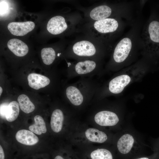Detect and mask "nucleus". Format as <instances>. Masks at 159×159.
Masks as SVG:
<instances>
[{"label": "nucleus", "instance_id": "14", "mask_svg": "<svg viewBox=\"0 0 159 159\" xmlns=\"http://www.w3.org/2000/svg\"><path fill=\"white\" fill-rule=\"evenodd\" d=\"M85 135L90 141L93 142L102 143L106 141L107 139L106 134L102 131L93 128L86 130Z\"/></svg>", "mask_w": 159, "mask_h": 159}, {"label": "nucleus", "instance_id": "12", "mask_svg": "<svg viewBox=\"0 0 159 159\" xmlns=\"http://www.w3.org/2000/svg\"><path fill=\"white\" fill-rule=\"evenodd\" d=\"M134 142V139L132 135L128 134H124L117 141V149L121 153L127 154L131 150Z\"/></svg>", "mask_w": 159, "mask_h": 159}, {"label": "nucleus", "instance_id": "11", "mask_svg": "<svg viewBox=\"0 0 159 159\" xmlns=\"http://www.w3.org/2000/svg\"><path fill=\"white\" fill-rule=\"evenodd\" d=\"M7 46L10 50L15 55L19 57L24 56L29 51V48L27 45L18 39H10L8 42Z\"/></svg>", "mask_w": 159, "mask_h": 159}, {"label": "nucleus", "instance_id": "17", "mask_svg": "<svg viewBox=\"0 0 159 159\" xmlns=\"http://www.w3.org/2000/svg\"><path fill=\"white\" fill-rule=\"evenodd\" d=\"M20 107L18 102L13 101L7 106L5 113V118L8 122H12L16 119L19 113Z\"/></svg>", "mask_w": 159, "mask_h": 159}, {"label": "nucleus", "instance_id": "24", "mask_svg": "<svg viewBox=\"0 0 159 159\" xmlns=\"http://www.w3.org/2000/svg\"><path fill=\"white\" fill-rule=\"evenodd\" d=\"M54 159H64L62 156H61L58 155L56 156Z\"/></svg>", "mask_w": 159, "mask_h": 159}, {"label": "nucleus", "instance_id": "5", "mask_svg": "<svg viewBox=\"0 0 159 159\" xmlns=\"http://www.w3.org/2000/svg\"><path fill=\"white\" fill-rule=\"evenodd\" d=\"M95 29L102 33L113 32L118 28L119 24L115 19L112 18H107L102 20L97 21L94 24Z\"/></svg>", "mask_w": 159, "mask_h": 159}, {"label": "nucleus", "instance_id": "26", "mask_svg": "<svg viewBox=\"0 0 159 159\" xmlns=\"http://www.w3.org/2000/svg\"><path fill=\"white\" fill-rule=\"evenodd\" d=\"M138 159H149L147 158L144 157V158H138Z\"/></svg>", "mask_w": 159, "mask_h": 159}, {"label": "nucleus", "instance_id": "10", "mask_svg": "<svg viewBox=\"0 0 159 159\" xmlns=\"http://www.w3.org/2000/svg\"><path fill=\"white\" fill-rule=\"evenodd\" d=\"M15 137L19 142L28 145H35L39 140L38 137L33 132L25 129L18 131L16 134Z\"/></svg>", "mask_w": 159, "mask_h": 159}, {"label": "nucleus", "instance_id": "20", "mask_svg": "<svg viewBox=\"0 0 159 159\" xmlns=\"http://www.w3.org/2000/svg\"><path fill=\"white\" fill-rule=\"evenodd\" d=\"M96 66L95 62L93 61L86 60L77 63L75 66V70L78 74H87L92 71Z\"/></svg>", "mask_w": 159, "mask_h": 159}, {"label": "nucleus", "instance_id": "13", "mask_svg": "<svg viewBox=\"0 0 159 159\" xmlns=\"http://www.w3.org/2000/svg\"><path fill=\"white\" fill-rule=\"evenodd\" d=\"M64 116L62 111L59 109L55 110L52 114L50 125L52 129L54 132L58 133L62 130Z\"/></svg>", "mask_w": 159, "mask_h": 159}, {"label": "nucleus", "instance_id": "15", "mask_svg": "<svg viewBox=\"0 0 159 159\" xmlns=\"http://www.w3.org/2000/svg\"><path fill=\"white\" fill-rule=\"evenodd\" d=\"M112 10L109 6L103 5L97 6L92 10L90 13L91 18L99 21L107 18L111 14Z\"/></svg>", "mask_w": 159, "mask_h": 159}, {"label": "nucleus", "instance_id": "8", "mask_svg": "<svg viewBox=\"0 0 159 159\" xmlns=\"http://www.w3.org/2000/svg\"><path fill=\"white\" fill-rule=\"evenodd\" d=\"M74 52L80 56H90L95 54L96 49L93 44L87 41L75 43L73 47Z\"/></svg>", "mask_w": 159, "mask_h": 159}, {"label": "nucleus", "instance_id": "21", "mask_svg": "<svg viewBox=\"0 0 159 159\" xmlns=\"http://www.w3.org/2000/svg\"><path fill=\"white\" fill-rule=\"evenodd\" d=\"M41 56L43 62L45 64H51L54 60L56 54L54 50L52 48H45L41 51Z\"/></svg>", "mask_w": 159, "mask_h": 159}, {"label": "nucleus", "instance_id": "9", "mask_svg": "<svg viewBox=\"0 0 159 159\" xmlns=\"http://www.w3.org/2000/svg\"><path fill=\"white\" fill-rule=\"evenodd\" d=\"M130 80V77L127 75L123 74L117 77L110 82L109 90L114 94L120 93L129 84Z\"/></svg>", "mask_w": 159, "mask_h": 159}, {"label": "nucleus", "instance_id": "6", "mask_svg": "<svg viewBox=\"0 0 159 159\" xmlns=\"http://www.w3.org/2000/svg\"><path fill=\"white\" fill-rule=\"evenodd\" d=\"M64 18L60 16H55L48 21L47 29L52 34L56 35L61 33L67 28Z\"/></svg>", "mask_w": 159, "mask_h": 159}, {"label": "nucleus", "instance_id": "3", "mask_svg": "<svg viewBox=\"0 0 159 159\" xmlns=\"http://www.w3.org/2000/svg\"><path fill=\"white\" fill-rule=\"evenodd\" d=\"M34 22L32 21L23 22H11L8 24V30L13 35L17 36H23L32 30L35 27Z\"/></svg>", "mask_w": 159, "mask_h": 159}, {"label": "nucleus", "instance_id": "16", "mask_svg": "<svg viewBox=\"0 0 159 159\" xmlns=\"http://www.w3.org/2000/svg\"><path fill=\"white\" fill-rule=\"evenodd\" d=\"M66 93L68 99L74 105L79 106L83 102V96L76 87L73 86H69L66 89Z\"/></svg>", "mask_w": 159, "mask_h": 159}, {"label": "nucleus", "instance_id": "1", "mask_svg": "<svg viewBox=\"0 0 159 159\" xmlns=\"http://www.w3.org/2000/svg\"><path fill=\"white\" fill-rule=\"evenodd\" d=\"M144 46L153 54L159 53V19L153 15L145 27L143 32Z\"/></svg>", "mask_w": 159, "mask_h": 159}, {"label": "nucleus", "instance_id": "4", "mask_svg": "<svg viewBox=\"0 0 159 159\" xmlns=\"http://www.w3.org/2000/svg\"><path fill=\"white\" fill-rule=\"evenodd\" d=\"M94 120L97 124L101 126H113L117 124L119 119L115 113L105 110L97 113L95 116Z\"/></svg>", "mask_w": 159, "mask_h": 159}, {"label": "nucleus", "instance_id": "7", "mask_svg": "<svg viewBox=\"0 0 159 159\" xmlns=\"http://www.w3.org/2000/svg\"><path fill=\"white\" fill-rule=\"evenodd\" d=\"M28 84L31 88L36 90L46 87L50 82L47 77L36 73H31L27 77Z\"/></svg>", "mask_w": 159, "mask_h": 159}, {"label": "nucleus", "instance_id": "19", "mask_svg": "<svg viewBox=\"0 0 159 159\" xmlns=\"http://www.w3.org/2000/svg\"><path fill=\"white\" fill-rule=\"evenodd\" d=\"M34 123L29 127L30 131L38 135L45 133L47 132L45 123L42 117L36 115L34 118Z\"/></svg>", "mask_w": 159, "mask_h": 159}, {"label": "nucleus", "instance_id": "22", "mask_svg": "<svg viewBox=\"0 0 159 159\" xmlns=\"http://www.w3.org/2000/svg\"><path fill=\"white\" fill-rule=\"evenodd\" d=\"M90 156L92 159H112L111 153L104 148L98 149L93 151Z\"/></svg>", "mask_w": 159, "mask_h": 159}, {"label": "nucleus", "instance_id": "18", "mask_svg": "<svg viewBox=\"0 0 159 159\" xmlns=\"http://www.w3.org/2000/svg\"><path fill=\"white\" fill-rule=\"evenodd\" d=\"M17 101L21 110L24 112L28 114L33 112L35 105L26 95L21 94L17 98Z\"/></svg>", "mask_w": 159, "mask_h": 159}, {"label": "nucleus", "instance_id": "23", "mask_svg": "<svg viewBox=\"0 0 159 159\" xmlns=\"http://www.w3.org/2000/svg\"><path fill=\"white\" fill-rule=\"evenodd\" d=\"M4 152L1 145H0V159H4Z\"/></svg>", "mask_w": 159, "mask_h": 159}, {"label": "nucleus", "instance_id": "25", "mask_svg": "<svg viewBox=\"0 0 159 159\" xmlns=\"http://www.w3.org/2000/svg\"><path fill=\"white\" fill-rule=\"evenodd\" d=\"M3 89L1 86L0 87V96H1L3 92Z\"/></svg>", "mask_w": 159, "mask_h": 159}, {"label": "nucleus", "instance_id": "2", "mask_svg": "<svg viewBox=\"0 0 159 159\" xmlns=\"http://www.w3.org/2000/svg\"><path fill=\"white\" fill-rule=\"evenodd\" d=\"M132 47L131 39L125 37L122 39L116 45L114 51L113 57L117 63L123 62L128 57Z\"/></svg>", "mask_w": 159, "mask_h": 159}]
</instances>
